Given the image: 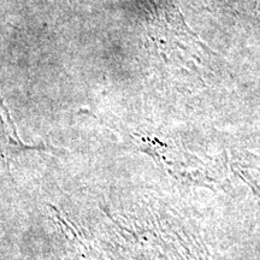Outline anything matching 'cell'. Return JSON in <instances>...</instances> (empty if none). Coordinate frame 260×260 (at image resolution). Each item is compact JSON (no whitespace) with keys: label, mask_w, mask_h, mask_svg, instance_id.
I'll return each mask as SVG.
<instances>
[{"label":"cell","mask_w":260,"mask_h":260,"mask_svg":"<svg viewBox=\"0 0 260 260\" xmlns=\"http://www.w3.org/2000/svg\"><path fill=\"white\" fill-rule=\"evenodd\" d=\"M18 148H23V146L0 96V152L17 151Z\"/></svg>","instance_id":"cell-1"}]
</instances>
